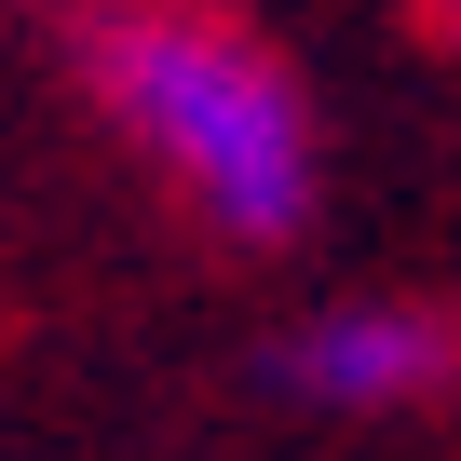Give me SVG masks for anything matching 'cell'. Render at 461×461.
Returning <instances> with one entry per match:
<instances>
[{"label": "cell", "mask_w": 461, "mask_h": 461, "mask_svg": "<svg viewBox=\"0 0 461 461\" xmlns=\"http://www.w3.org/2000/svg\"><path fill=\"white\" fill-rule=\"evenodd\" d=\"M82 68L230 245H285L312 217V109L258 28L190 14V0H122L82 28Z\"/></svg>", "instance_id": "6da1fadb"}, {"label": "cell", "mask_w": 461, "mask_h": 461, "mask_svg": "<svg viewBox=\"0 0 461 461\" xmlns=\"http://www.w3.org/2000/svg\"><path fill=\"white\" fill-rule=\"evenodd\" d=\"M447 14H461V0H447Z\"/></svg>", "instance_id": "3957f363"}, {"label": "cell", "mask_w": 461, "mask_h": 461, "mask_svg": "<svg viewBox=\"0 0 461 461\" xmlns=\"http://www.w3.org/2000/svg\"><path fill=\"white\" fill-rule=\"evenodd\" d=\"M447 366H461V326H447V312H420V299H339V312H312V326H285V339H272V393L339 407V420L420 407Z\"/></svg>", "instance_id": "7a4b0ae2"}]
</instances>
